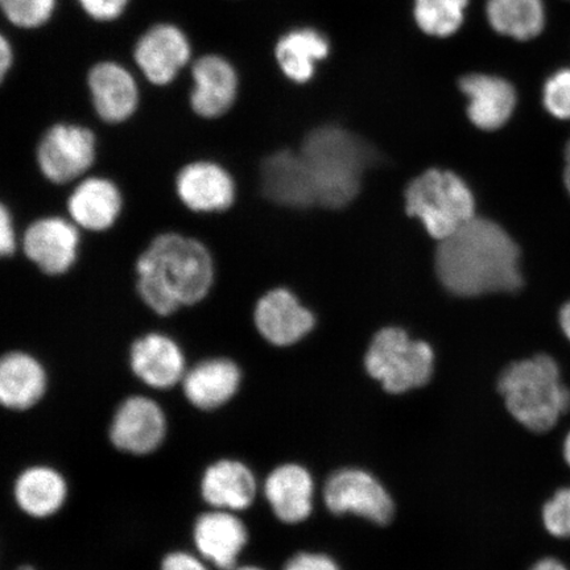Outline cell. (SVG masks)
Listing matches in <instances>:
<instances>
[{"label": "cell", "instance_id": "6da1fadb", "mask_svg": "<svg viewBox=\"0 0 570 570\" xmlns=\"http://www.w3.org/2000/svg\"><path fill=\"white\" fill-rule=\"evenodd\" d=\"M436 273L449 292L463 297L514 292L523 285L514 239L495 223L476 217L440 240Z\"/></svg>", "mask_w": 570, "mask_h": 570}, {"label": "cell", "instance_id": "7a4b0ae2", "mask_svg": "<svg viewBox=\"0 0 570 570\" xmlns=\"http://www.w3.org/2000/svg\"><path fill=\"white\" fill-rule=\"evenodd\" d=\"M137 273L141 301L158 315L169 316L209 294L214 265L202 242L166 233L139 256Z\"/></svg>", "mask_w": 570, "mask_h": 570}, {"label": "cell", "instance_id": "3957f363", "mask_svg": "<svg viewBox=\"0 0 570 570\" xmlns=\"http://www.w3.org/2000/svg\"><path fill=\"white\" fill-rule=\"evenodd\" d=\"M495 392L512 422L532 434L552 432L570 411V389L548 354L509 363L497 377Z\"/></svg>", "mask_w": 570, "mask_h": 570}, {"label": "cell", "instance_id": "277c9868", "mask_svg": "<svg viewBox=\"0 0 570 570\" xmlns=\"http://www.w3.org/2000/svg\"><path fill=\"white\" fill-rule=\"evenodd\" d=\"M301 154L315 184L317 204L330 209L344 208L353 202L363 173L376 160L365 141L336 126L309 132Z\"/></svg>", "mask_w": 570, "mask_h": 570}, {"label": "cell", "instance_id": "5b68a950", "mask_svg": "<svg viewBox=\"0 0 570 570\" xmlns=\"http://www.w3.org/2000/svg\"><path fill=\"white\" fill-rule=\"evenodd\" d=\"M363 367L384 395L403 397L430 386L436 356L428 342L413 340L402 327L389 326L370 342Z\"/></svg>", "mask_w": 570, "mask_h": 570}, {"label": "cell", "instance_id": "8992f818", "mask_svg": "<svg viewBox=\"0 0 570 570\" xmlns=\"http://www.w3.org/2000/svg\"><path fill=\"white\" fill-rule=\"evenodd\" d=\"M410 216L417 217L433 238L443 240L473 219L475 202L462 178L449 170L430 169L405 189Z\"/></svg>", "mask_w": 570, "mask_h": 570}, {"label": "cell", "instance_id": "52a82bcc", "mask_svg": "<svg viewBox=\"0 0 570 570\" xmlns=\"http://www.w3.org/2000/svg\"><path fill=\"white\" fill-rule=\"evenodd\" d=\"M323 502L336 518L354 517L376 529L395 522L397 504L387 484L366 468L345 465L332 470L323 484Z\"/></svg>", "mask_w": 570, "mask_h": 570}, {"label": "cell", "instance_id": "ba28073f", "mask_svg": "<svg viewBox=\"0 0 570 570\" xmlns=\"http://www.w3.org/2000/svg\"><path fill=\"white\" fill-rule=\"evenodd\" d=\"M97 142L89 128L55 125L38 147L39 168L49 181L67 184L87 174L96 161Z\"/></svg>", "mask_w": 570, "mask_h": 570}, {"label": "cell", "instance_id": "9c48e42d", "mask_svg": "<svg viewBox=\"0 0 570 570\" xmlns=\"http://www.w3.org/2000/svg\"><path fill=\"white\" fill-rule=\"evenodd\" d=\"M109 434L111 444L120 452L151 454L166 439L167 417L153 399L130 396L119 405Z\"/></svg>", "mask_w": 570, "mask_h": 570}, {"label": "cell", "instance_id": "30bf717a", "mask_svg": "<svg viewBox=\"0 0 570 570\" xmlns=\"http://www.w3.org/2000/svg\"><path fill=\"white\" fill-rule=\"evenodd\" d=\"M265 497L279 522L288 525L305 523L315 511V476L303 463H282L267 475Z\"/></svg>", "mask_w": 570, "mask_h": 570}, {"label": "cell", "instance_id": "8fae6325", "mask_svg": "<svg viewBox=\"0 0 570 570\" xmlns=\"http://www.w3.org/2000/svg\"><path fill=\"white\" fill-rule=\"evenodd\" d=\"M254 321L261 336L277 347L297 344L316 325L313 313L284 288L269 291L259 298L255 306Z\"/></svg>", "mask_w": 570, "mask_h": 570}, {"label": "cell", "instance_id": "7c38bea8", "mask_svg": "<svg viewBox=\"0 0 570 570\" xmlns=\"http://www.w3.org/2000/svg\"><path fill=\"white\" fill-rule=\"evenodd\" d=\"M263 194L285 208L305 209L317 204L315 184L301 153L282 149L261 167Z\"/></svg>", "mask_w": 570, "mask_h": 570}, {"label": "cell", "instance_id": "4fadbf2b", "mask_svg": "<svg viewBox=\"0 0 570 570\" xmlns=\"http://www.w3.org/2000/svg\"><path fill=\"white\" fill-rule=\"evenodd\" d=\"M80 234L75 224L60 217L35 220L23 237V249L28 259L47 275H62L73 267Z\"/></svg>", "mask_w": 570, "mask_h": 570}, {"label": "cell", "instance_id": "5bb4252c", "mask_svg": "<svg viewBox=\"0 0 570 570\" xmlns=\"http://www.w3.org/2000/svg\"><path fill=\"white\" fill-rule=\"evenodd\" d=\"M194 541L199 556L210 564L233 570L248 543V531L233 511L213 509L197 518Z\"/></svg>", "mask_w": 570, "mask_h": 570}, {"label": "cell", "instance_id": "9a60e30c", "mask_svg": "<svg viewBox=\"0 0 570 570\" xmlns=\"http://www.w3.org/2000/svg\"><path fill=\"white\" fill-rule=\"evenodd\" d=\"M176 191L181 203L197 213L227 210L235 199L232 175L213 161H195L181 168Z\"/></svg>", "mask_w": 570, "mask_h": 570}, {"label": "cell", "instance_id": "2e32d148", "mask_svg": "<svg viewBox=\"0 0 570 570\" xmlns=\"http://www.w3.org/2000/svg\"><path fill=\"white\" fill-rule=\"evenodd\" d=\"M130 366L138 380L158 390L176 386L187 373L181 347L161 333H149L134 342Z\"/></svg>", "mask_w": 570, "mask_h": 570}, {"label": "cell", "instance_id": "e0dca14e", "mask_svg": "<svg viewBox=\"0 0 570 570\" xmlns=\"http://www.w3.org/2000/svg\"><path fill=\"white\" fill-rule=\"evenodd\" d=\"M189 57L187 36L169 24L151 28L135 49V60L147 80L155 85L173 82L178 71L189 61Z\"/></svg>", "mask_w": 570, "mask_h": 570}, {"label": "cell", "instance_id": "ac0fdd59", "mask_svg": "<svg viewBox=\"0 0 570 570\" xmlns=\"http://www.w3.org/2000/svg\"><path fill=\"white\" fill-rule=\"evenodd\" d=\"M460 89L469 99L468 116L482 130L493 131L508 124L517 107L515 88L504 78L469 75L461 78Z\"/></svg>", "mask_w": 570, "mask_h": 570}, {"label": "cell", "instance_id": "d6986e66", "mask_svg": "<svg viewBox=\"0 0 570 570\" xmlns=\"http://www.w3.org/2000/svg\"><path fill=\"white\" fill-rule=\"evenodd\" d=\"M195 88L190 105L197 116L218 118L232 109L237 97L238 77L229 61L219 56H204L195 62Z\"/></svg>", "mask_w": 570, "mask_h": 570}, {"label": "cell", "instance_id": "ffe728a7", "mask_svg": "<svg viewBox=\"0 0 570 570\" xmlns=\"http://www.w3.org/2000/svg\"><path fill=\"white\" fill-rule=\"evenodd\" d=\"M240 382L242 373L237 363L227 358H210L187 370L181 383L184 395L191 405L213 411L232 401Z\"/></svg>", "mask_w": 570, "mask_h": 570}, {"label": "cell", "instance_id": "44dd1931", "mask_svg": "<svg viewBox=\"0 0 570 570\" xmlns=\"http://www.w3.org/2000/svg\"><path fill=\"white\" fill-rule=\"evenodd\" d=\"M92 105L105 122H125L137 110L139 91L128 71L114 62H101L88 78Z\"/></svg>", "mask_w": 570, "mask_h": 570}, {"label": "cell", "instance_id": "7402d4cb", "mask_svg": "<svg viewBox=\"0 0 570 570\" xmlns=\"http://www.w3.org/2000/svg\"><path fill=\"white\" fill-rule=\"evenodd\" d=\"M258 483L246 463L219 460L205 470L202 495L213 509L226 511L247 510L255 501Z\"/></svg>", "mask_w": 570, "mask_h": 570}, {"label": "cell", "instance_id": "603a6c76", "mask_svg": "<svg viewBox=\"0 0 570 570\" xmlns=\"http://www.w3.org/2000/svg\"><path fill=\"white\" fill-rule=\"evenodd\" d=\"M68 210L71 220L82 229L105 232L117 223L122 212V195L107 178L90 177L71 191Z\"/></svg>", "mask_w": 570, "mask_h": 570}, {"label": "cell", "instance_id": "cb8c5ba5", "mask_svg": "<svg viewBox=\"0 0 570 570\" xmlns=\"http://www.w3.org/2000/svg\"><path fill=\"white\" fill-rule=\"evenodd\" d=\"M45 366L31 354L10 352L0 362V402L12 411L35 407L46 395Z\"/></svg>", "mask_w": 570, "mask_h": 570}, {"label": "cell", "instance_id": "d4e9b609", "mask_svg": "<svg viewBox=\"0 0 570 570\" xmlns=\"http://www.w3.org/2000/svg\"><path fill=\"white\" fill-rule=\"evenodd\" d=\"M13 497L27 515L45 519L55 515L66 504L68 484L56 469L36 465L18 475Z\"/></svg>", "mask_w": 570, "mask_h": 570}, {"label": "cell", "instance_id": "484cf974", "mask_svg": "<svg viewBox=\"0 0 570 570\" xmlns=\"http://www.w3.org/2000/svg\"><path fill=\"white\" fill-rule=\"evenodd\" d=\"M330 52V40L313 28L284 35L275 49L283 73L297 83L308 82L315 75L316 63L325 60Z\"/></svg>", "mask_w": 570, "mask_h": 570}, {"label": "cell", "instance_id": "4316f807", "mask_svg": "<svg viewBox=\"0 0 570 570\" xmlns=\"http://www.w3.org/2000/svg\"><path fill=\"white\" fill-rule=\"evenodd\" d=\"M487 17L495 32L518 41L537 39L547 23L543 0H489Z\"/></svg>", "mask_w": 570, "mask_h": 570}, {"label": "cell", "instance_id": "83f0119b", "mask_svg": "<svg viewBox=\"0 0 570 570\" xmlns=\"http://www.w3.org/2000/svg\"><path fill=\"white\" fill-rule=\"evenodd\" d=\"M469 0H415L413 17L424 33L433 38H449L465 20Z\"/></svg>", "mask_w": 570, "mask_h": 570}, {"label": "cell", "instance_id": "f1b7e54d", "mask_svg": "<svg viewBox=\"0 0 570 570\" xmlns=\"http://www.w3.org/2000/svg\"><path fill=\"white\" fill-rule=\"evenodd\" d=\"M540 523L548 537L570 539V484L556 489L541 504Z\"/></svg>", "mask_w": 570, "mask_h": 570}, {"label": "cell", "instance_id": "f546056e", "mask_svg": "<svg viewBox=\"0 0 570 570\" xmlns=\"http://www.w3.org/2000/svg\"><path fill=\"white\" fill-rule=\"evenodd\" d=\"M56 0H0L7 19L23 28H36L52 17Z\"/></svg>", "mask_w": 570, "mask_h": 570}, {"label": "cell", "instance_id": "4dcf8cb0", "mask_svg": "<svg viewBox=\"0 0 570 570\" xmlns=\"http://www.w3.org/2000/svg\"><path fill=\"white\" fill-rule=\"evenodd\" d=\"M543 104L556 119L570 120V68L554 71L548 78L543 88Z\"/></svg>", "mask_w": 570, "mask_h": 570}, {"label": "cell", "instance_id": "1f68e13d", "mask_svg": "<svg viewBox=\"0 0 570 570\" xmlns=\"http://www.w3.org/2000/svg\"><path fill=\"white\" fill-rule=\"evenodd\" d=\"M283 570H342L336 558L326 552L302 551L285 562Z\"/></svg>", "mask_w": 570, "mask_h": 570}, {"label": "cell", "instance_id": "d6a6232c", "mask_svg": "<svg viewBox=\"0 0 570 570\" xmlns=\"http://www.w3.org/2000/svg\"><path fill=\"white\" fill-rule=\"evenodd\" d=\"M92 19L107 21L117 19L126 9L128 0H78Z\"/></svg>", "mask_w": 570, "mask_h": 570}, {"label": "cell", "instance_id": "836d02e7", "mask_svg": "<svg viewBox=\"0 0 570 570\" xmlns=\"http://www.w3.org/2000/svg\"><path fill=\"white\" fill-rule=\"evenodd\" d=\"M17 252V230L13 226L12 214L7 206L0 209V253L11 256Z\"/></svg>", "mask_w": 570, "mask_h": 570}, {"label": "cell", "instance_id": "e575fe53", "mask_svg": "<svg viewBox=\"0 0 570 570\" xmlns=\"http://www.w3.org/2000/svg\"><path fill=\"white\" fill-rule=\"evenodd\" d=\"M161 570H208L204 562L188 552H170L163 559Z\"/></svg>", "mask_w": 570, "mask_h": 570}, {"label": "cell", "instance_id": "d590c367", "mask_svg": "<svg viewBox=\"0 0 570 570\" xmlns=\"http://www.w3.org/2000/svg\"><path fill=\"white\" fill-rule=\"evenodd\" d=\"M527 570H570L564 561H561L554 556H544L533 562Z\"/></svg>", "mask_w": 570, "mask_h": 570}, {"label": "cell", "instance_id": "8d00e7d4", "mask_svg": "<svg viewBox=\"0 0 570 570\" xmlns=\"http://www.w3.org/2000/svg\"><path fill=\"white\" fill-rule=\"evenodd\" d=\"M12 66V49L9 45V41L6 38H2L0 41V77L3 78L7 76V71L10 70Z\"/></svg>", "mask_w": 570, "mask_h": 570}, {"label": "cell", "instance_id": "74e56055", "mask_svg": "<svg viewBox=\"0 0 570 570\" xmlns=\"http://www.w3.org/2000/svg\"><path fill=\"white\" fill-rule=\"evenodd\" d=\"M560 326L562 333H564V336L570 342V302L562 306L560 312Z\"/></svg>", "mask_w": 570, "mask_h": 570}, {"label": "cell", "instance_id": "f35d334b", "mask_svg": "<svg viewBox=\"0 0 570 570\" xmlns=\"http://www.w3.org/2000/svg\"><path fill=\"white\" fill-rule=\"evenodd\" d=\"M561 455L566 465L570 469V430L566 434L564 439H562Z\"/></svg>", "mask_w": 570, "mask_h": 570}, {"label": "cell", "instance_id": "ab89813d", "mask_svg": "<svg viewBox=\"0 0 570 570\" xmlns=\"http://www.w3.org/2000/svg\"><path fill=\"white\" fill-rule=\"evenodd\" d=\"M564 183L570 195V139L566 148V169H564Z\"/></svg>", "mask_w": 570, "mask_h": 570}, {"label": "cell", "instance_id": "60d3db41", "mask_svg": "<svg viewBox=\"0 0 570 570\" xmlns=\"http://www.w3.org/2000/svg\"><path fill=\"white\" fill-rule=\"evenodd\" d=\"M233 570H265V569H262L259 567H254V566H246V567H237V568H234Z\"/></svg>", "mask_w": 570, "mask_h": 570}, {"label": "cell", "instance_id": "b9f144b4", "mask_svg": "<svg viewBox=\"0 0 570 570\" xmlns=\"http://www.w3.org/2000/svg\"><path fill=\"white\" fill-rule=\"evenodd\" d=\"M17 570H35L33 567L31 566H21L20 568H18Z\"/></svg>", "mask_w": 570, "mask_h": 570}]
</instances>
